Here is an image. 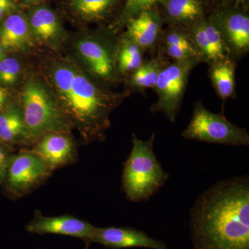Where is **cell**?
I'll return each instance as SVG.
<instances>
[{
    "label": "cell",
    "mask_w": 249,
    "mask_h": 249,
    "mask_svg": "<svg viewBox=\"0 0 249 249\" xmlns=\"http://www.w3.org/2000/svg\"><path fill=\"white\" fill-rule=\"evenodd\" d=\"M193 249H249V175L214 183L191 208Z\"/></svg>",
    "instance_id": "1"
},
{
    "label": "cell",
    "mask_w": 249,
    "mask_h": 249,
    "mask_svg": "<svg viewBox=\"0 0 249 249\" xmlns=\"http://www.w3.org/2000/svg\"><path fill=\"white\" fill-rule=\"evenodd\" d=\"M55 101L71 127L86 142L102 141L110 127L109 115L125 98L67 62H57L49 71Z\"/></svg>",
    "instance_id": "2"
},
{
    "label": "cell",
    "mask_w": 249,
    "mask_h": 249,
    "mask_svg": "<svg viewBox=\"0 0 249 249\" xmlns=\"http://www.w3.org/2000/svg\"><path fill=\"white\" fill-rule=\"evenodd\" d=\"M155 133L146 141L132 134V147L124 164L122 187L126 197L132 202L151 199L170 178L156 157Z\"/></svg>",
    "instance_id": "3"
},
{
    "label": "cell",
    "mask_w": 249,
    "mask_h": 249,
    "mask_svg": "<svg viewBox=\"0 0 249 249\" xmlns=\"http://www.w3.org/2000/svg\"><path fill=\"white\" fill-rule=\"evenodd\" d=\"M20 109L28 134L36 142L51 132L70 133L71 125L52 91L39 80L31 78L20 92Z\"/></svg>",
    "instance_id": "4"
},
{
    "label": "cell",
    "mask_w": 249,
    "mask_h": 249,
    "mask_svg": "<svg viewBox=\"0 0 249 249\" xmlns=\"http://www.w3.org/2000/svg\"><path fill=\"white\" fill-rule=\"evenodd\" d=\"M187 140L233 146H249V134L247 129L228 120L224 114H214L201 101L193 106L189 124L181 132Z\"/></svg>",
    "instance_id": "5"
},
{
    "label": "cell",
    "mask_w": 249,
    "mask_h": 249,
    "mask_svg": "<svg viewBox=\"0 0 249 249\" xmlns=\"http://www.w3.org/2000/svg\"><path fill=\"white\" fill-rule=\"evenodd\" d=\"M201 62L200 59L194 58L167 64L160 72L154 88L157 100L151 105L150 111L160 113L170 122L175 123L181 110L190 75Z\"/></svg>",
    "instance_id": "6"
},
{
    "label": "cell",
    "mask_w": 249,
    "mask_h": 249,
    "mask_svg": "<svg viewBox=\"0 0 249 249\" xmlns=\"http://www.w3.org/2000/svg\"><path fill=\"white\" fill-rule=\"evenodd\" d=\"M220 31L236 62L249 52V4L240 0H228L214 6L207 16Z\"/></svg>",
    "instance_id": "7"
},
{
    "label": "cell",
    "mask_w": 249,
    "mask_h": 249,
    "mask_svg": "<svg viewBox=\"0 0 249 249\" xmlns=\"http://www.w3.org/2000/svg\"><path fill=\"white\" fill-rule=\"evenodd\" d=\"M118 45L119 40L104 33L89 34L77 42V52L88 74L103 84L121 79L116 70Z\"/></svg>",
    "instance_id": "8"
},
{
    "label": "cell",
    "mask_w": 249,
    "mask_h": 249,
    "mask_svg": "<svg viewBox=\"0 0 249 249\" xmlns=\"http://www.w3.org/2000/svg\"><path fill=\"white\" fill-rule=\"evenodd\" d=\"M52 170L43 159L31 150H24L10 160L6 178L9 189L16 196H24L40 185Z\"/></svg>",
    "instance_id": "9"
},
{
    "label": "cell",
    "mask_w": 249,
    "mask_h": 249,
    "mask_svg": "<svg viewBox=\"0 0 249 249\" xmlns=\"http://www.w3.org/2000/svg\"><path fill=\"white\" fill-rule=\"evenodd\" d=\"M201 62L208 65L231 58L220 31L206 16L187 28Z\"/></svg>",
    "instance_id": "10"
},
{
    "label": "cell",
    "mask_w": 249,
    "mask_h": 249,
    "mask_svg": "<svg viewBox=\"0 0 249 249\" xmlns=\"http://www.w3.org/2000/svg\"><path fill=\"white\" fill-rule=\"evenodd\" d=\"M26 17L34 42L55 50L63 44L65 31L53 10L44 5H36L29 10Z\"/></svg>",
    "instance_id": "11"
},
{
    "label": "cell",
    "mask_w": 249,
    "mask_h": 249,
    "mask_svg": "<svg viewBox=\"0 0 249 249\" xmlns=\"http://www.w3.org/2000/svg\"><path fill=\"white\" fill-rule=\"evenodd\" d=\"M95 228L90 223L72 216L46 217L40 212H36L35 217L27 224L26 230L39 235L57 234L71 236L90 243Z\"/></svg>",
    "instance_id": "12"
},
{
    "label": "cell",
    "mask_w": 249,
    "mask_h": 249,
    "mask_svg": "<svg viewBox=\"0 0 249 249\" xmlns=\"http://www.w3.org/2000/svg\"><path fill=\"white\" fill-rule=\"evenodd\" d=\"M90 242L112 249L140 247L149 249H168L166 244L132 228H95Z\"/></svg>",
    "instance_id": "13"
},
{
    "label": "cell",
    "mask_w": 249,
    "mask_h": 249,
    "mask_svg": "<svg viewBox=\"0 0 249 249\" xmlns=\"http://www.w3.org/2000/svg\"><path fill=\"white\" fill-rule=\"evenodd\" d=\"M163 17L158 7L147 10L131 18L124 24V35L133 40L146 53L157 50L163 32Z\"/></svg>",
    "instance_id": "14"
},
{
    "label": "cell",
    "mask_w": 249,
    "mask_h": 249,
    "mask_svg": "<svg viewBox=\"0 0 249 249\" xmlns=\"http://www.w3.org/2000/svg\"><path fill=\"white\" fill-rule=\"evenodd\" d=\"M40 156L52 171L75 160L76 147L70 133L51 132L42 136L32 149Z\"/></svg>",
    "instance_id": "15"
},
{
    "label": "cell",
    "mask_w": 249,
    "mask_h": 249,
    "mask_svg": "<svg viewBox=\"0 0 249 249\" xmlns=\"http://www.w3.org/2000/svg\"><path fill=\"white\" fill-rule=\"evenodd\" d=\"M157 51L169 61L200 59L188 30L183 27L168 26L163 29Z\"/></svg>",
    "instance_id": "16"
},
{
    "label": "cell",
    "mask_w": 249,
    "mask_h": 249,
    "mask_svg": "<svg viewBox=\"0 0 249 249\" xmlns=\"http://www.w3.org/2000/svg\"><path fill=\"white\" fill-rule=\"evenodd\" d=\"M204 0H165L160 5L168 26L188 28L207 16Z\"/></svg>",
    "instance_id": "17"
},
{
    "label": "cell",
    "mask_w": 249,
    "mask_h": 249,
    "mask_svg": "<svg viewBox=\"0 0 249 249\" xmlns=\"http://www.w3.org/2000/svg\"><path fill=\"white\" fill-rule=\"evenodd\" d=\"M34 42L26 16L14 11L0 22V42L4 50L26 52Z\"/></svg>",
    "instance_id": "18"
},
{
    "label": "cell",
    "mask_w": 249,
    "mask_h": 249,
    "mask_svg": "<svg viewBox=\"0 0 249 249\" xmlns=\"http://www.w3.org/2000/svg\"><path fill=\"white\" fill-rule=\"evenodd\" d=\"M170 62L160 53L144 60L136 71L124 78L129 91L146 96L147 90L154 89L160 72Z\"/></svg>",
    "instance_id": "19"
},
{
    "label": "cell",
    "mask_w": 249,
    "mask_h": 249,
    "mask_svg": "<svg viewBox=\"0 0 249 249\" xmlns=\"http://www.w3.org/2000/svg\"><path fill=\"white\" fill-rule=\"evenodd\" d=\"M236 63L235 60L229 58L209 65L210 80L223 104L229 98H236Z\"/></svg>",
    "instance_id": "20"
},
{
    "label": "cell",
    "mask_w": 249,
    "mask_h": 249,
    "mask_svg": "<svg viewBox=\"0 0 249 249\" xmlns=\"http://www.w3.org/2000/svg\"><path fill=\"white\" fill-rule=\"evenodd\" d=\"M0 140L8 143H33L23 119L20 107L11 106L0 113Z\"/></svg>",
    "instance_id": "21"
},
{
    "label": "cell",
    "mask_w": 249,
    "mask_h": 249,
    "mask_svg": "<svg viewBox=\"0 0 249 249\" xmlns=\"http://www.w3.org/2000/svg\"><path fill=\"white\" fill-rule=\"evenodd\" d=\"M146 52L133 40L123 35L119 39L116 70L119 78H126L137 70L145 60Z\"/></svg>",
    "instance_id": "22"
},
{
    "label": "cell",
    "mask_w": 249,
    "mask_h": 249,
    "mask_svg": "<svg viewBox=\"0 0 249 249\" xmlns=\"http://www.w3.org/2000/svg\"><path fill=\"white\" fill-rule=\"evenodd\" d=\"M120 0H71L70 6L83 20L102 22L112 14Z\"/></svg>",
    "instance_id": "23"
},
{
    "label": "cell",
    "mask_w": 249,
    "mask_h": 249,
    "mask_svg": "<svg viewBox=\"0 0 249 249\" xmlns=\"http://www.w3.org/2000/svg\"><path fill=\"white\" fill-rule=\"evenodd\" d=\"M165 0H126L119 18L113 24V29L119 30L124 27L131 18L135 17L147 10L158 7Z\"/></svg>",
    "instance_id": "24"
},
{
    "label": "cell",
    "mask_w": 249,
    "mask_h": 249,
    "mask_svg": "<svg viewBox=\"0 0 249 249\" xmlns=\"http://www.w3.org/2000/svg\"><path fill=\"white\" fill-rule=\"evenodd\" d=\"M21 73V65L17 59L9 57L0 61V83L5 85L15 84Z\"/></svg>",
    "instance_id": "25"
},
{
    "label": "cell",
    "mask_w": 249,
    "mask_h": 249,
    "mask_svg": "<svg viewBox=\"0 0 249 249\" xmlns=\"http://www.w3.org/2000/svg\"><path fill=\"white\" fill-rule=\"evenodd\" d=\"M11 158L8 152L0 145V180L4 179L6 178V171Z\"/></svg>",
    "instance_id": "26"
},
{
    "label": "cell",
    "mask_w": 249,
    "mask_h": 249,
    "mask_svg": "<svg viewBox=\"0 0 249 249\" xmlns=\"http://www.w3.org/2000/svg\"><path fill=\"white\" fill-rule=\"evenodd\" d=\"M14 11H16L15 0H0V22Z\"/></svg>",
    "instance_id": "27"
},
{
    "label": "cell",
    "mask_w": 249,
    "mask_h": 249,
    "mask_svg": "<svg viewBox=\"0 0 249 249\" xmlns=\"http://www.w3.org/2000/svg\"><path fill=\"white\" fill-rule=\"evenodd\" d=\"M7 96L6 90L0 86V109L4 107L6 100H7Z\"/></svg>",
    "instance_id": "28"
},
{
    "label": "cell",
    "mask_w": 249,
    "mask_h": 249,
    "mask_svg": "<svg viewBox=\"0 0 249 249\" xmlns=\"http://www.w3.org/2000/svg\"><path fill=\"white\" fill-rule=\"evenodd\" d=\"M19 1H21L23 4L32 5L34 6L40 4L41 2L45 0H19Z\"/></svg>",
    "instance_id": "29"
},
{
    "label": "cell",
    "mask_w": 249,
    "mask_h": 249,
    "mask_svg": "<svg viewBox=\"0 0 249 249\" xmlns=\"http://www.w3.org/2000/svg\"><path fill=\"white\" fill-rule=\"evenodd\" d=\"M204 1L206 4L209 3V4L214 5V6H217L218 4H222L223 2H225L228 0H204Z\"/></svg>",
    "instance_id": "30"
},
{
    "label": "cell",
    "mask_w": 249,
    "mask_h": 249,
    "mask_svg": "<svg viewBox=\"0 0 249 249\" xmlns=\"http://www.w3.org/2000/svg\"><path fill=\"white\" fill-rule=\"evenodd\" d=\"M4 51V49L3 48L2 46H1V42H0V61L5 58Z\"/></svg>",
    "instance_id": "31"
},
{
    "label": "cell",
    "mask_w": 249,
    "mask_h": 249,
    "mask_svg": "<svg viewBox=\"0 0 249 249\" xmlns=\"http://www.w3.org/2000/svg\"><path fill=\"white\" fill-rule=\"evenodd\" d=\"M89 243H87L86 247L84 249H90L89 247Z\"/></svg>",
    "instance_id": "32"
},
{
    "label": "cell",
    "mask_w": 249,
    "mask_h": 249,
    "mask_svg": "<svg viewBox=\"0 0 249 249\" xmlns=\"http://www.w3.org/2000/svg\"><path fill=\"white\" fill-rule=\"evenodd\" d=\"M240 1H243V2L246 3V4H249V0H240Z\"/></svg>",
    "instance_id": "33"
}]
</instances>
